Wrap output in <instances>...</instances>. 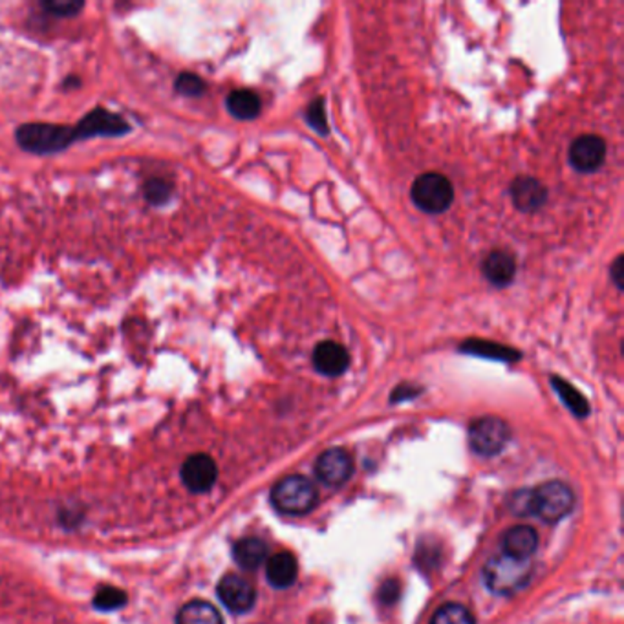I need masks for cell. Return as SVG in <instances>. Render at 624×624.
<instances>
[{"label":"cell","instance_id":"cell-1","mask_svg":"<svg viewBox=\"0 0 624 624\" xmlns=\"http://www.w3.org/2000/svg\"><path fill=\"white\" fill-rule=\"evenodd\" d=\"M575 505L573 491L553 479L535 489H523L511 497L509 507L518 516H539L548 523H555L567 516Z\"/></svg>","mask_w":624,"mask_h":624},{"label":"cell","instance_id":"cell-2","mask_svg":"<svg viewBox=\"0 0 624 624\" xmlns=\"http://www.w3.org/2000/svg\"><path fill=\"white\" fill-rule=\"evenodd\" d=\"M17 145L30 154L50 156L66 151L75 143L74 127L59 123H24L15 130Z\"/></svg>","mask_w":624,"mask_h":624},{"label":"cell","instance_id":"cell-3","mask_svg":"<svg viewBox=\"0 0 624 624\" xmlns=\"http://www.w3.org/2000/svg\"><path fill=\"white\" fill-rule=\"evenodd\" d=\"M533 566L530 560L509 557L505 553L493 557L484 567L486 586L497 595H513L532 581Z\"/></svg>","mask_w":624,"mask_h":624},{"label":"cell","instance_id":"cell-4","mask_svg":"<svg viewBox=\"0 0 624 624\" xmlns=\"http://www.w3.org/2000/svg\"><path fill=\"white\" fill-rule=\"evenodd\" d=\"M319 502V493L312 479L294 474L286 476L271 489V504L278 513L303 516L315 509Z\"/></svg>","mask_w":624,"mask_h":624},{"label":"cell","instance_id":"cell-5","mask_svg":"<svg viewBox=\"0 0 624 624\" xmlns=\"http://www.w3.org/2000/svg\"><path fill=\"white\" fill-rule=\"evenodd\" d=\"M410 197L417 209L428 215H440L451 207L454 200V189L444 174L425 172L412 183Z\"/></svg>","mask_w":624,"mask_h":624},{"label":"cell","instance_id":"cell-6","mask_svg":"<svg viewBox=\"0 0 624 624\" xmlns=\"http://www.w3.org/2000/svg\"><path fill=\"white\" fill-rule=\"evenodd\" d=\"M132 125L119 114L103 107L90 110L75 127V141H86L95 137H121L130 134Z\"/></svg>","mask_w":624,"mask_h":624},{"label":"cell","instance_id":"cell-7","mask_svg":"<svg viewBox=\"0 0 624 624\" xmlns=\"http://www.w3.org/2000/svg\"><path fill=\"white\" fill-rule=\"evenodd\" d=\"M507 440L509 426L500 417H479L469 428V444L479 456H497L504 451Z\"/></svg>","mask_w":624,"mask_h":624},{"label":"cell","instance_id":"cell-8","mask_svg":"<svg viewBox=\"0 0 624 624\" xmlns=\"http://www.w3.org/2000/svg\"><path fill=\"white\" fill-rule=\"evenodd\" d=\"M567 158L575 171L592 174L599 171L606 160V141L593 134L579 136L571 143Z\"/></svg>","mask_w":624,"mask_h":624},{"label":"cell","instance_id":"cell-9","mask_svg":"<svg viewBox=\"0 0 624 624\" xmlns=\"http://www.w3.org/2000/svg\"><path fill=\"white\" fill-rule=\"evenodd\" d=\"M354 472V460L345 449H330L315 461V474L328 488H341Z\"/></svg>","mask_w":624,"mask_h":624},{"label":"cell","instance_id":"cell-10","mask_svg":"<svg viewBox=\"0 0 624 624\" xmlns=\"http://www.w3.org/2000/svg\"><path fill=\"white\" fill-rule=\"evenodd\" d=\"M218 599L233 613H246L255 606L257 592L253 584L240 575H225L218 584Z\"/></svg>","mask_w":624,"mask_h":624},{"label":"cell","instance_id":"cell-11","mask_svg":"<svg viewBox=\"0 0 624 624\" xmlns=\"http://www.w3.org/2000/svg\"><path fill=\"white\" fill-rule=\"evenodd\" d=\"M218 476L216 463L207 454H195L187 458L181 467V479L189 491L193 493H207Z\"/></svg>","mask_w":624,"mask_h":624},{"label":"cell","instance_id":"cell-12","mask_svg":"<svg viewBox=\"0 0 624 624\" xmlns=\"http://www.w3.org/2000/svg\"><path fill=\"white\" fill-rule=\"evenodd\" d=\"M509 195L522 213H535L548 202L546 185L533 176H518L509 187Z\"/></svg>","mask_w":624,"mask_h":624},{"label":"cell","instance_id":"cell-13","mask_svg":"<svg viewBox=\"0 0 624 624\" xmlns=\"http://www.w3.org/2000/svg\"><path fill=\"white\" fill-rule=\"evenodd\" d=\"M312 359H313L315 370L326 377H339L350 366L348 350L335 341L319 343L313 350Z\"/></svg>","mask_w":624,"mask_h":624},{"label":"cell","instance_id":"cell-14","mask_svg":"<svg viewBox=\"0 0 624 624\" xmlns=\"http://www.w3.org/2000/svg\"><path fill=\"white\" fill-rule=\"evenodd\" d=\"M539 546V535L532 525H514L504 535V553L514 558L530 560Z\"/></svg>","mask_w":624,"mask_h":624},{"label":"cell","instance_id":"cell-15","mask_svg":"<svg viewBox=\"0 0 624 624\" xmlns=\"http://www.w3.org/2000/svg\"><path fill=\"white\" fill-rule=\"evenodd\" d=\"M266 575H268V581L271 586H275L278 590L290 588L297 581V575H299L297 558L292 553H286V551L273 555L268 560Z\"/></svg>","mask_w":624,"mask_h":624},{"label":"cell","instance_id":"cell-16","mask_svg":"<svg viewBox=\"0 0 624 624\" xmlns=\"http://www.w3.org/2000/svg\"><path fill=\"white\" fill-rule=\"evenodd\" d=\"M482 271L493 286L505 287L513 282L516 275V262L513 255L507 251H491L484 260Z\"/></svg>","mask_w":624,"mask_h":624},{"label":"cell","instance_id":"cell-17","mask_svg":"<svg viewBox=\"0 0 624 624\" xmlns=\"http://www.w3.org/2000/svg\"><path fill=\"white\" fill-rule=\"evenodd\" d=\"M225 107L229 110V114L234 118V119H240V121H251L255 119L260 110H262V101L259 95L253 92V90H233L229 95H227V100H225Z\"/></svg>","mask_w":624,"mask_h":624},{"label":"cell","instance_id":"cell-18","mask_svg":"<svg viewBox=\"0 0 624 624\" xmlns=\"http://www.w3.org/2000/svg\"><path fill=\"white\" fill-rule=\"evenodd\" d=\"M460 352L469 356L486 357V359L504 361V363H516L522 357L520 352L511 347L493 343V341H484V339H467L465 343L460 345Z\"/></svg>","mask_w":624,"mask_h":624},{"label":"cell","instance_id":"cell-19","mask_svg":"<svg viewBox=\"0 0 624 624\" xmlns=\"http://www.w3.org/2000/svg\"><path fill=\"white\" fill-rule=\"evenodd\" d=\"M176 624H224V619L211 602L197 599L180 608Z\"/></svg>","mask_w":624,"mask_h":624},{"label":"cell","instance_id":"cell-20","mask_svg":"<svg viewBox=\"0 0 624 624\" xmlns=\"http://www.w3.org/2000/svg\"><path fill=\"white\" fill-rule=\"evenodd\" d=\"M236 564L244 569H257L268 560V546L259 539H242L233 548Z\"/></svg>","mask_w":624,"mask_h":624},{"label":"cell","instance_id":"cell-21","mask_svg":"<svg viewBox=\"0 0 624 624\" xmlns=\"http://www.w3.org/2000/svg\"><path fill=\"white\" fill-rule=\"evenodd\" d=\"M551 387L558 394L562 403L571 410V414H575L577 417H586L590 414L588 400L577 389H575L569 381L553 375L551 377Z\"/></svg>","mask_w":624,"mask_h":624},{"label":"cell","instance_id":"cell-22","mask_svg":"<svg viewBox=\"0 0 624 624\" xmlns=\"http://www.w3.org/2000/svg\"><path fill=\"white\" fill-rule=\"evenodd\" d=\"M174 195L172 181L165 178H151L143 185V198H145L151 206H165Z\"/></svg>","mask_w":624,"mask_h":624},{"label":"cell","instance_id":"cell-23","mask_svg":"<svg viewBox=\"0 0 624 624\" xmlns=\"http://www.w3.org/2000/svg\"><path fill=\"white\" fill-rule=\"evenodd\" d=\"M430 624H476V622H474L472 613L465 606L458 604V602H451V604L442 606L435 613Z\"/></svg>","mask_w":624,"mask_h":624},{"label":"cell","instance_id":"cell-24","mask_svg":"<svg viewBox=\"0 0 624 624\" xmlns=\"http://www.w3.org/2000/svg\"><path fill=\"white\" fill-rule=\"evenodd\" d=\"M44 13L61 17V19H72L77 17L84 10L83 0H42L39 4Z\"/></svg>","mask_w":624,"mask_h":624},{"label":"cell","instance_id":"cell-25","mask_svg":"<svg viewBox=\"0 0 624 624\" xmlns=\"http://www.w3.org/2000/svg\"><path fill=\"white\" fill-rule=\"evenodd\" d=\"M206 88V81L193 72H181L174 79V90L176 93L183 95V98H202Z\"/></svg>","mask_w":624,"mask_h":624},{"label":"cell","instance_id":"cell-26","mask_svg":"<svg viewBox=\"0 0 624 624\" xmlns=\"http://www.w3.org/2000/svg\"><path fill=\"white\" fill-rule=\"evenodd\" d=\"M125 602H127L125 592H121V590H118V588H112V586L101 588V590L98 592V595H95V599H93V606L98 608V610H105V611L118 610V608H121Z\"/></svg>","mask_w":624,"mask_h":624},{"label":"cell","instance_id":"cell-27","mask_svg":"<svg viewBox=\"0 0 624 624\" xmlns=\"http://www.w3.org/2000/svg\"><path fill=\"white\" fill-rule=\"evenodd\" d=\"M306 121L308 125L319 132L321 136L328 134V121H326V109H324V100H313L312 105L306 110Z\"/></svg>","mask_w":624,"mask_h":624},{"label":"cell","instance_id":"cell-28","mask_svg":"<svg viewBox=\"0 0 624 624\" xmlns=\"http://www.w3.org/2000/svg\"><path fill=\"white\" fill-rule=\"evenodd\" d=\"M400 592H401L400 583L394 581V579H391V581H387L385 584L381 586V590H379V599H381L382 602H385V604H392L394 601H398Z\"/></svg>","mask_w":624,"mask_h":624},{"label":"cell","instance_id":"cell-29","mask_svg":"<svg viewBox=\"0 0 624 624\" xmlns=\"http://www.w3.org/2000/svg\"><path fill=\"white\" fill-rule=\"evenodd\" d=\"M419 392H421V389H417V387H412V385H401V387H398V389L394 391V394H392V401H394V403H398V401H403V400H412V398H416Z\"/></svg>","mask_w":624,"mask_h":624},{"label":"cell","instance_id":"cell-30","mask_svg":"<svg viewBox=\"0 0 624 624\" xmlns=\"http://www.w3.org/2000/svg\"><path fill=\"white\" fill-rule=\"evenodd\" d=\"M622 268H624V264H622V257H619L613 264H611V269H610V273H611V280L615 282V286L619 287V290H622Z\"/></svg>","mask_w":624,"mask_h":624},{"label":"cell","instance_id":"cell-31","mask_svg":"<svg viewBox=\"0 0 624 624\" xmlns=\"http://www.w3.org/2000/svg\"><path fill=\"white\" fill-rule=\"evenodd\" d=\"M77 86H81V81H79L75 75L66 77L65 83H63V88H65V90H74V88H77Z\"/></svg>","mask_w":624,"mask_h":624}]
</instances>
